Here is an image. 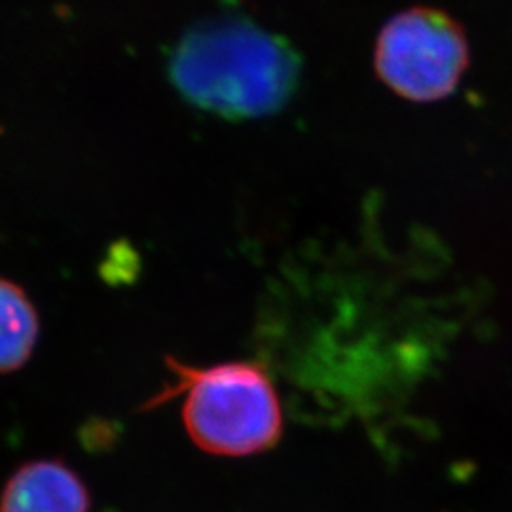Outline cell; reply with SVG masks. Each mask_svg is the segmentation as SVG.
I'll return each instance as SVG.
<instances>
[{"label":"cell","instance_id":"cell-2","mask_svg":"<svg viewBox=\"0 0 512 512\" xmlns=\"http://www.w3.org/2000/svg\"><path fill=\"white\" fill-rule=\"evenodd\" d=\"M177 86L203 109L255 116L277 109L293 88V57L253 25L228 21L184 40L173 61Z\"/></svg>","mask_w":512,"mask_h":512},{"label":"cell","instance_id":"cell-4","mask_svg":"<svg viewBox=\"0 0 512 512\" xmlns=\"http://www.w3.org/2000/svg\"><path fill=\"white\" fill-rule=\"evenodd\" d=\"M84 480L57 459L21 465L0 495V512H90Z\"/></svg>","mask_w":512,"mask_h":512},{"label":"cell","instance_id":"cell-5","mask_svg":"<svg viewBox=\"0 0 512 512\" xmlns=\"http://www.w3.org/2000/svg\"><path fill=\"white\" fill-rule=\"evenodd\" d=\"M40 321L27 293L0 277V374L16 372L37 348Z\"/></svg>","mask_w":512,"mask_h":512},{"label":"cell","instance_id":"cell-3","mask_svg":"<svg viewBox=\"0 0 512 512\" xmlns=\"http://www.w3.org/2000/svg\"><path fill=\"white\" fill-rule=\"evenodd\" d=\"M469 46L454 19L414 8L391 19L376 46V69L393 92L429 103L458 88Z\"/></svg>","mask_w":512,"mask_h":512},{"label":"cell","instance_id":"cell-1","mask_svg":"<svg viewBox=\"0 0 512 512\" xmlns=\"http://www.w3.org/2000/svg\"><path fill=\"white\" fill-rule=\"evenodd\" d=\"M173 380L152 403L184 397L183 421L203 452L224 458L262 454L281 439L283 412L268 372L247 361L184 365L167 361Z\"/></svg>","mask_w":512,"mask_h":512}]
</instances>
